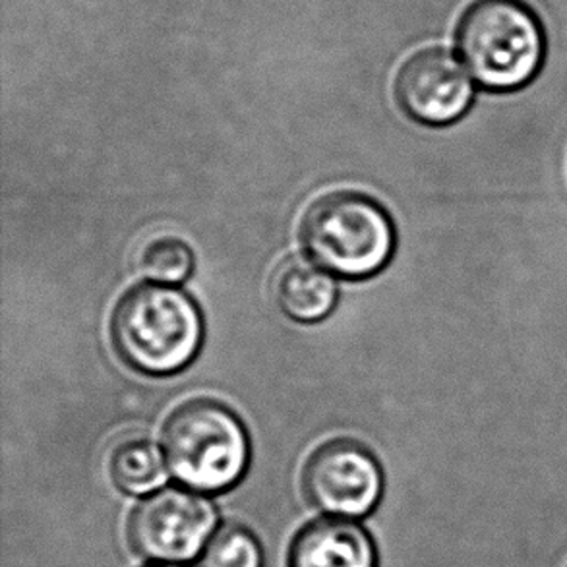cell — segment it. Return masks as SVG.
<instances>
[{
    "label": "cell",
    "instance_id": "6da1fadb",
    "mask_svg": "<svg viewBox=\"0 0 567 567\" xmlns=\"http://www.w3.org/2000/svg\"><path fill=\"white\" fill-rule=\"evenodd\" d=\"M455 47L471 78L492 93L519 92L545 66L548 39L525 0H473L455 28Z\"/></svg>",
    "mask_w": 567,
    "mask_h": 567
},
{
    "label": "cell",
    "instance_id": "277c9868",
    "mask_svg": "<svg viewBox=\"0 0 567 567\" xmlns=\"http://www.w3.org/2000/svg\"><path fill=\"white\" fill-rule=\"evenodd\" d=\"M167 467L192 491L221 492L245 475L250 442L237 414L214 399H192L163 429Z\"/></svg>",
    "mask_w": 567,
    "mask_h": 567
},
{
    "label": "cell",
    "instance_id": "3957f363",
    "mask_svg": "<svg viewBox=\"0 0 567 567\" xmlns=\"http://www.w3.org/2000/svg\"><path fill=\"white\" fill-rule=\"evenodd\" d=\"M300 240L318 266L347 279H364L388 266L395 229L390 214L369 196L331 192L308 207Z\"/></svg>",
    "mask_w": 567,
    "mask_h": 567
},
{
    "label": "cell",
    "instance_id": "52a82bcc",
    "mask_svg": "<svg viewBox=\"0 0 567 567\" xmlns=\"http://www.w3.org/2000/svg\"><path fill=\"white\" fill-rule=\"evenodd\" d=\"M395 100L416 123L447 126L467 115L475 101V80L452 51L426 47L401 64Z\"/></svg>",
    "mask_w": 567,
    "mask_h": 567
},
{
    "label": "cell",
    "instance_id": "5b68a950",
    "mask_svg": "<svg viewBox=\"0 0 567 567\" xmlns=\"http://www.w3.org/2000/svg\"><path fill=\"white\" fill-rule=\"evenodd\" d=\"M217 512L209 499L183 488H165L144 499L132 514L128 537L147 560H194L214 537Z\"/></svg>",
    "mask_w": 567,
    "mask_h": 567
},
{
    "label": "cell",
    "instance_id": "7a4b0ae2",
    "mask_svg": "<svg viewBox=\"0 0 567 567\" xmlns=\"http://www.w3.org/2000/svg\"><path fill=\"white\" fill-rule=\"evenodd\" d=\"M111 338L126 364L152 377L186 369L204 339V318L186 292L169 285H138L118 300Z\"/></svg>",
    "mask_w": 567,
    "mask_h": 567
},
{
    "label": "cell",
    "instance_id": "8fae6325",
    "mask_svg": "<svg viewBox=\"0 0 567 567\" xmlns=\"http://www.w3.org/2000/svg\"><path fill=\"white\" fill-rule=\"evenodd\" d=\"M194 266L190 246L177 237H155L140 250L138 269L155 284L173 285L185 281Z\"/></svg>",
    "mask_w": 567,
    "mask_h": 567
},
{
    "label": "cell",
    "instance_id": "30bf717a",
    "mask_svg": "<svg viewBox=\"0 0 567 567\" xmlns=\"http://www.w3.org/2000/svg\"><path fill=\"white\" fill-rule=\"evenodd\" d=\"M113 483L132 496L154 492L167 481L162 452L150 440L132 437L116 445L109 461Z\"/></svg>",
    "mask_w": 567,
    "mask_h": 567
},
{
    "label": "cell",
    "instance_id": "7c38bea8",
    "mask_svg": "<svg viewBox=\"0 0 567 567\" xmlns=\"http://www.w3.org/2000/svg\"><path fill=\"white\" fill-rule=\"evenodd\" d=\"M202 567H261L260 543L240 525H225L209 538Z\"/></svg>",
    "mask_w": 567,
    "mask_h": 567
},
{
    "label": "cell",
    "instance_id": "ba28073f",
    "mask_svg": "<svg viewBox=\"0 0 567 567\" xmlns=\"http://www.w3.org/2000/svg\"><path fill=\"white\" fill-rule=\"evenodd\" d=\"M289 567H377V548L357 523L341 517L320 519L295 538Z\"/></svg>",
    "mask_w": 567,
    "mask_h": 567
},
{
    "label": "cell",
    "instance_id": "4fadbf2b",
    "mask_svg": "<svg viewBox=\"0 0 567 567\" xmlns=\"http://www.w3.org/2000/svg\"><path fill=\"white\" fill-rule=\"evenodd\" d=\"M152 567H186V566H178V564H162V566H152Z\"/></svg>",
    "mask_w": 567,
    "mask_h": 567
},
{
    "label": "cell",
    "instance_id": "9c48e42d",
    "mask_svg": "<svg viewBox=\"0 0 567 567\" xmlns=\"http://www.w3.org/2000/svg\"><path fill=\"white\" fill-rule=\"evenodd\" d=\"M274 297L292 320L318 322L336 307L338 284L312 261L289 260L276 271Z\"/></svg>",
    "mask_w": 567,
    "mask_h": 567
},
{
    "label": "cell",
    "instance_id": "8992f818",
    "mask_svg": "<svg viewBox=\"0 0 567 567\" xmlns=\"http://www.w3.org/2000/svg\"><path fill=\"white\" fill-rule=\"evenodd\" d=\"M302 488L310 504L322 514L362 517L382 496V468L374 455L351 440H331L320 445L302 473Z\"/></svg>",
    "mask_w": 567,
    "mask_h": 567
}]
</instances>
